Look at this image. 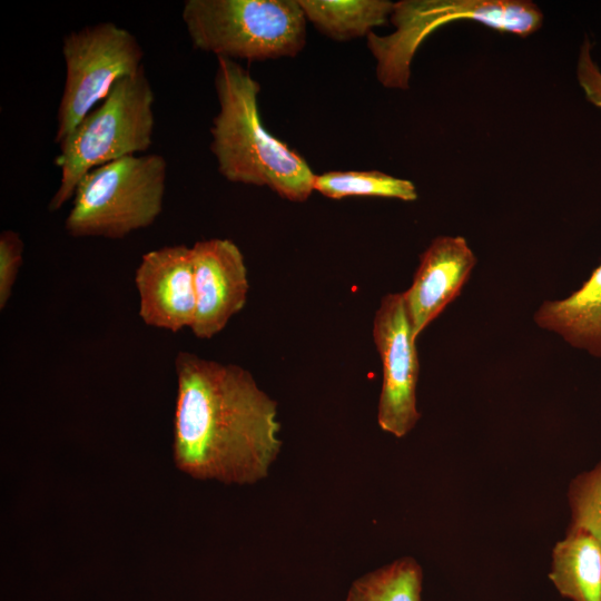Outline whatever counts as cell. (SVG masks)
I'll return each instance as SVG.
<instances>
[{
	"label": "cell",
	"mask_w": 601,
	"mask_h": 601,
	"mask_svg": "<svg viewBox=\"0 0 601 601\" xmlns=\"http://www.w3.org/2000/svg\"><path fill=\"white\" fill-rule=\"evenodd\" d=\"M173 455L199 480L253 484L267 476L282 441L277 403L236 364L179 352Z\"/></svg>",
	"instance_id": "obj_1"
},
{
	"label": "cell",
	"mask_w": 601,
	"mask_h": 601,
	"mask_svg": "<svg viewBox=\"0 0 601 601\" xmlns=\"http://www.w3.org/2000/svg\"><path fill=\"white\" fill-rule=\"evenodd\" d=\"M215 89L219 110L210 127V150L219 174L230 183L266 186L278 196L305 201L316 174L307 161L264 127L259 83L235 60L218 57Z\"/></svg>",
	"instance_id": "obj_2"
},
{
	"label": "cell",
	"mask_w": 601,
	"mask_h": 601,
	"mask_svg": "<svg viewBox=\"0 0 601 601\" xmlns=\"http://www.w3.org/2000/svg\"><path fill=\"white\" fill-rule=\"evenodd\" d=\"M155 95L145 68L118 80L108 96L60 142L56 166L60 184L50 211L71 200L91 169L149 149L155 128Z\"/></svg>",
	"instance_id": "obj_3"
},
{
	"label": "cell",
	"mask_w": 601,
	"mask_h": 601,
	"mask_svg": "<svg viewBox=\"0 0 601 601\" xmlns=\"http://www.w3.org/2000/svg\"><path fill=\"white\" fill-rule=\"evenodd\" d=\"M181 17L193 46L217 58H294L306 43L298 0H187Z\"/></svg>",
	"instance_id": "obj_4"
},
{
	"label": "cell",
	"mask_w": 601,
	"mask_h": 601,
	"mask_svg": "<svg viewBox=\"0 0 601 601\" xmlns=\"http://www.w3.org/2000/svg\"><path fill=\"white\" fill-rule=\"evenodd\" d=\"M167 161L130 155L88 171L78 183L66 231L76 238L120 239L147 228L162 211Z\"/></svg>",
	"instance_id": "obj_5"
},
{
	"label": "cell",
	"mask_w": 601,
	"mask_h": 601,
	"mask_svg": "<svg viewBox=\"0 0 601 601\" xmlns=\"http://www.w3.org/2000/svg\"><path fill=\"white\" fill-rule=\"evenodd\" d=\"M471 20L500 32L526 37L543 21L539 7L528 0H403L394 3L388 36H367L376 59V76L386 88L407 89L411 62L421 43L437 28Z\"/></svg>",
	"instance_id": "obj_6"
},
{
	"label": "cell",
	"mask_w": 601,
	"mask_h": 601,
	"mask_svg": "<svg viewBox=\"0 0 601 601\" xmlns=\"http://www.w3.org/2000/svg\"><path fill=\"white\" fill-rule=\"evenodd\" d=\"M144 55L137 38L111 21L67 33L62 40L66 73L55 141L60 144L118 80L144 68Z\"/></svg>",
	"instance_id": "obj_7"
},
{
	"label": "cell",
	"mask_w": 601,
	"mask_h": 601,
	"mask_svg": "<svg viewBox=\"0 0 601 601\" xmlns=\"http://www.w3.org/2000/svg\"><path fill=\"white\" fill-rule=\"evenodd\" d=\"M373 338L383 370L377 423L384 432L403 437L421 417L416 402L420 362L403 293L381 299Z\"/></svg>",
	"instance_id": "obj_8"
},
{
	"label": "cell",
	"mask_w": 601,
	"mask_h": 601,
	"mask_svg": "<svg viewBox=\"0 0 601 601\" xmlns=\"http://www.w3.org/2000/svg\"><path fill=\"white\" fill-rule=\"evenodd\" d=\"M196 311L190 331L201 339L220 333L247 302V268L239 247L227 238L191 246Z\"/></svg>",
	"instance_id": "obj_9"
},
{
	"label": "cell",
	"mask_w": 601,
	"mask_h": 601,
	"mask_svg": "<svg viewBox=\"0 0 601 601\" xmlns=\"http://www.w3.org/2000/svg\"><path fill=\"white\" fill-rule=\"evenodd\" d=\"M135 284L146 325L173 333L191 327L196 311L191 247L170 245L144 254Z\"/></svg>",
	"instance_id": "obj_10"
},
{
	"label": "cell",
	"mask_w": 601,
	"mask_h": 601,
	"mask_svg": "<svg viewBox=\"0 0 601 601\" xmlns=\"http://www.w3.org/2000/svg\"><path fill=\"white\" fill-rule=\"evenodd\" d=\"M475 264L462 236H439L421 254L412 285L403 292L415 338L460 295Z\"/></svg>",
	"instance_id": "obj_11"
},
{
	"label": "cell",
	"mask_w": 601,
	"mask_h": 601,
	"mask_svg": "<svg viewBox=\"0 0 601 601\" xmlns=\"http://www.w3.org/2000/svg\"><path fill=\"white\" fill-rule=\"evenodd\" d=\"M533 319L570 346L601 358V264L570 296L544 300Z\"/></svg>",
	"instance_id": "obj_12"
},
{
	"label": "cell",
	"mask_w": 601,
	"mask_h": 601,
	"mask_svg": "<svg viewBox=\"0 0 601 601\" xmlns=\"http://www.w3.org/2000/svg\"><path fill=\"white\" fill-rule=\"evenodd\" d=\"M549 579L571 601H601V542L581 529L568 528L551 553Z\"/></svg>",
	"instance_id": "obj_13"
},
{
	"label": "cell",
	"mask_w": 601,
	"mask_h": 601,
	"mask_svg": "<svg viewBox=\"0 0 601 601\" xmlns=\"http://www.w3.org/2000/svg\"><path fill=\"white\" fill-rule=\"evenodd\" d=\"M307 21L327 37L345 41L368 36L391 16L387 0H298Z\"/></svg>",
	"instance_id": "obj_14"
},
{
	"label": "cell",
	"mask_w": 601,
	"mask_h": 601,
	"mask_svg": "<svg viewBox=\"0 0 601 601\" xmlns=\"http://www.w3.org/2000/svg\"><path fill=\"white\" fill-rule=\"evenodd\" d=\"M423 571L405 556L356 579L345 601H422Z\"/></svg>",
	"instance_id": "obj_15"
},
{
	"label": "cell",
	"mask_w": 601,
	"mask_h": 601,
	"mask_svg": "<svg viewBox=\"0 0 601 601\" xmlns=\"http://www.w3.org/2000/svg\"><path fill=\"white\" fill-rule=\"evenodd\" d=\"M314 190L332 199L351 196L396 198L403 201L417 199L416 187L411 180L378 170L323 173L316 175Z\"/></svg>",
	"instance_id": "obj_16"
},
{
	"label": "cell",
	"mask_w": 601,
	"mask_h": 601,
	"mask_svg": "<svg viewBox=\"0 0 601 601\" xmlns=\"http://www.w3.org/2000/svg\"><path fill=\"white\" fill-rule=\"evenodd\" d=\"M568 502L571 513L569 528L587 531L601 542V460L591 470L572 479Z\"/></svg>",
	"instance_id": "obj_17"
},
{
	"label": "cell",
	"mask_w": 601,
	"mask_h": 601,
	"mask_svg": "<svg viewBox=\"0 0 601 601\" xmlns=\"http://www.w3.org/2000/svg\"><path fill=\"white\" fill-rule=\"evenodd\" d=\"M23 242L11 229L0 234V309H3L11 296L23 259Z\"/></svg>",
	"instance_id": "obj_18"
},
{
	"label": "cell",
	"mask_w": 601,
	"mask_h": 601,
	"mask_svg": "<svg viewBox=\"0 0 601 601\" xmlns=\"http://www.w3.org/2000/svg\"><path fill=\"white\" fill-rule=\"evenodd\" d=\"M591 41L585 38L577 61V79L587 100L601 110V69L592 58Z\"/></svg>",
	"instance_id": "obj_19"
}]
</instances>
